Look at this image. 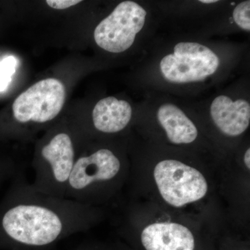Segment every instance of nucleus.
<instances>
[{
	"label": "nucleus",
	"instance_id": "f257e3e1",
	"mask_svg": "<svg viewBox=\"0 0 250 250\" xmlns=\"http://www.w3.org/2000/svg\"><path fill=\"white\" fill-rule=\"evenodd\" d=\"M92 206L36 191L18 170L0 202V248L48 250L97 220Z\"/></svg>",
	"mask_w": 250,
	"mask_h": 250
},
{
	"label": "nucleus",
	"instance_id": "f03ea898",
	"mask_svg": "<svg viewBox=\"0 0 250 250\" xmlns=\"http://www.w3.org/2000/svg\"><path fill=\"white\" fill-rule=\"evenodd\" d=\"M39 147L33 167L36 191L65 198L67 183L77 158L71 135L61 131L50 136Z\"/></svg>",
	"mask_w": 250,
	"mask_h": 250
},
{
	"label": "nucleus",
	"instance_id": "7ed1b4c3",
	"mask_svg": "<svg viewBox=\"0 0 250 250\" xmlns=\"http://www.w3.org/2000/svg\"><path fill=\"white\" fill-rule=\"evenodd\" d=\"M221 66V59L208 46L182 41L161 57L159 72L167 83L184 85L200 83L213 77Z\"/></svg>",
	"mask_w": 250,
	"mask_h": 250
},
{
	"label": "nucleus",
	"instance_id": "20e7f679",
	"mask_svg": "<svg viewBox=\"0 0 250 250\" xmlns=\"http://www.w3.org/2000/svg\"><path fill=\"white\" fill-rule=\"evenodd\" d=\"M122 171L119 156L102 147L77 158L67 183L65 198L88 206L98 197L100 189L114 182Z\"/></svg>",
	"mask_w": 250,
	"mask_h": 250
},
{
	"label": "nucleus",
	"instance_id": "39448f33",
	"mask_svg": "<svg viewBox=\"0 0 250 250\" xmlns=\"http://www.w3.org/2000/svg\"><path fill=\"white\" fill-rule=\"evenodd\" d=\"M148 12L134 1L120 3L94 31L99 47L110 53H122L131 48L147 22Z\"/></svg>",
	"mask_w": 250,
	"mask_h": 250
},
{
	"label": "nucleus",
	"instance_id": "423d86ee",
	"mask_svg": "<svg viewBox=\"0 0 250 250\" xmlns=\"http://www.w3.org/2000/svg\"><path fill=\"white\" fill-rule=\"evenodd\" d=\"M154 177L161 196L173 207L198 201L208 191V184L200 171L173 159L157 164Z\"/></svg>",
	"mask_w": 250,
	"mask_h": 250
},
{
	"label": "nucleus",
	"instance_id": "0eeeda50",
	"mask_svg": "<svg viewBox=\"0 0 250 250\" xmlns=\"http://www.w3.org/2000/svg\"><path fill=\"white\" fill-rule=\"evenodd\" d=\"M65 95V86L60 81L52 78L39 81L15 100V121L21 125L49 123L62 111Z\"/></svg>",
	"mask_w": 250,
	"mask_h": 250
},
{
	"label": "nucleus",
	"instance_id": "6e6552de",
	"mask_svg": "<svg viewBox=\"0 0 250 250\" xmlns=\"http://www.w3.org/2000/svg\"><path fill=\"white\" fill-rule=\"evenodd\" d=\"M209 113L216 127L230 137L241 136L249 127L250 104L246 99L219 95L212 100Z\"/></svg>",
	"mask_w": 250,
	"mask_h": 250
},
{
	"label": "nucleus",
	"instance_id": "1a4fd4ad",
	"mask_svg": "<svg viewBox=\"0 0 250 250\" xmlns=\"http://www.w3.org/2000/svg\"><path fill=\"white\" fill-rule=\"evenodd\" d=\"M146 250H194L195 239L184 225L174 223L152 224L141 233Z\"/></svg>",
	"mask_w": 250,
	"mask_h": 250
},
{
	"label": "nucleus",
	"instance_id": "9d476101",
	"mask_svg": "<svg viewBox=\"0 0 250 250\" xmlns=\"http://www.w3.org/2000/svg\"><path fill=\"white\" fill-rule=\"evenodd\" d=\"M156 117L172 144L188 145L196 141L198 136L196 125L175 104H161L156 110Z\"/></svg>",
	"mask_w": 250,
	"mask_h": 250
},
{
	"label": "nucleus",
	"instance_id": "9b49d317",
	"mask_svg": "<svg viewBox=\"0 0 250 250\" xmlns=\"http://www.w3.org/2000/svg\"><path fill=\"white\" fill-rule=\"evenodd\" d=\"M133 110L126 100L115 97L102 99L92 113L93 125L96 131L105 134H113L124 130L131 122Z\"/></svg>",
	"mask_w": 250,
	"mask_h": 250
},
{
	"label": "nucleus",
	"instance_id": "f8f14e48",
	"mask_svg": "<svg viewBox=\"0 0 250 250\" xmlns=\"http://www.w3.org/2000/svg\"><path fill=\"white\" fill-rule=\"evenodd\" d=\"M233 22L242 30L250 31V1H242L233 10Z\"/></svg>",
	"mask_w": 250,
	"mask_h": 250
},
{
	"label": "nucleus",
	"instance_id": "ddd939ff",
	"mask_svg": "<svg viewBox=\"0 0 250 250\" xmlns=\"http://www.w3.org/2000/svg\"><path fill=\"white\" fill-rule=\"evenodd\" d=\"M16 66V60L13 57H6L0 62V91H4L9 86Z\"/></svg>",
	"mask_w": 250,
	"mask_h": 250
},
{
	"label": "nucleus",
	"instance_id": "4468645a",
	"mask_svg": "<svg viewBox=\"0 0 250 250\" xmlns=\"http://www.w3.org/2000/svg\"><path fill=\"white\" fill-rule=\"evenodd\" d=\"M19 169L9 159H0V188L8 181H11Z\"/></svg>",
	"mask_w": 250,
	"mask_h": 250
},
{
	"label": "nucleus",
	"instance_id": "2eb2a0df",
	"mask_svg": "<svg viewBox=\"0 0 250 250\" xmlns=\"http://www.w3.org/2000/svg\"><path fill=\"white\" fill-rule=\"evenodd\" d=\"M82 2L80 0H47L46 3L54 9H65Z\"/></svg>",
	"mask_w": 250,
	"mask_h": 250
},
{
	"label": "nucleus",
	"instance_id": "dca6fc26",
	"mask_svg": "<svg viewBox=\"0 0 250 250\" xmlns=\"http://www.w3.org/2000/svg\"><path fill=\"white\" fill-rule=\"evenodd\" d=\"M244 162L246 164V167H248V170L250 168V149L248 148L247 149L244 155Z\"/></svg>",
	"mask_w": 250,
	"mask_h": 250
},
{
	"label": "nucleus",
	"instance_id": "f3484780",
	"mask_svg": "<svg viewBox=\"0 0 250 250\" xmlns=\"http://www.w3.org/2000/svg\"><path fill=\"white\" fill-rule=\"evenodd\" d=\"M72 250H93L92 248H89V247L85 246H79L77 247L76 248L73 249Z\"/></svg>",
	"mask_w": 250,
	"mask_h": 250
},
{
	"label": "nucleus",
	"instance_id": "a211bd4d",
	"mask_svg": "<svg viewBox=\"0 0 250 250\" xmlns=\"http://www.w3.org/2000/svg\"><path fill=\"white\" fill-rule=\"evenodd\" d=\"M200 2L203 3V4H213V3L218 2V1H210V0H207V1H205V0H202V1H200Z\"/></svg>",
	"mask_w": 250,
	"mask_h": 250
}]
</instances>
